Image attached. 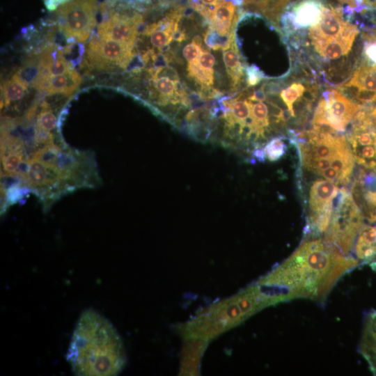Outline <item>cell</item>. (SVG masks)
I'll return each mask as SVG.
<instances>
[{
  "instance_id": "cell-16",
  "label": "cell",
  "mask_w": 376,
  "mask_h": 376,
  "mask_svg": "<svg viewBox=\"0 0 376 376\" xmlns=\"http://www.w3.org/2000/svg\"><path fill=\"white\" fill-rule=\"evenodd\" d=\"M323 7L318 0H303L295 5L288 19L295 29L311 27L320 22Z\"/></svg>"
},
{
  "instance_id": "cell-1",
  "label": "cell",
  "mask_w": 376,
  "mask_h": 376,
  "mask_svg": "<svg viewBox=\"0 0 376 376\" xmlns=\"http://www.w3.org/2000/svg\"><path fill=\"white\" fill-rule=\"evenodd\" d=\"M359 266L321 237L304 238L283 262L259 281L285 301L307 299L324 303L334 285Z\"/></svg>"
},
{
  "instance_id": "cell-7",
  "label": "cell",
  "mask_w": 376,
  "mask_h": 376,
  "mask_svg": "<svg viewBox=\"0 0 376 376\" xmlns=\"http://www.w3.org/2000/svg\"><path fill=\"white\" fill-rule=\"evenodd\" d=\"M347 139L355 162L363 168L376 169V123L370 109L362 107L355 114Z\"/></svg>"
},
{
  "instance_id": "cell-13",
  "label": "cell",
  "mask_w": 376,
  "mask_h": 376,
  "mask_svg": "<svg viewBox=\"0 0 376 376\" xmlns=\"http://www.w3.org/2000/svg\"><path fill=\"white\" fill-rule=\"evenodd\" d=\"M359 352L376 375V310L369 311L363 319Z\"/></svg>"
},
{
  "instance_id": "cell-32",
  "label": "cell",
  "mask_w": 376,
  "mask_h": 376,
  "mask_svg": "<svg viewBox=\"0 0 376 376\" xmlns=\"http://www.w3.org/2000/svg\"><path fill=\"white\" fill-rule=\"evenodd\" d=\"M252 155L255 157V160L264 162L266 159L264 148L260 146H256L252 151Z\"/></svg>"
},
{
  "instance_id": "cell-11",
  "label": "cell",
  "mask_w": 376,
  "mask_h": 376,
  "mask_svg": "<svg viewBox=\"0 0 376 376\" xmlns=\"http://www.w3.org/2000/svg\"><path fill=\"white\" fill-rule=\"evenodd\" d=\"M353 88V97L363 104L376 102V65L361 61L350 80L344 85Z\"/></svg>"
},
{
  "instance_id": "cell-30",
  "label": "cell",
  "mask_w": 376,
  "mask_h": 376,
  "mask_svg": "<svg viewBox=\"0 0 376 376\" xmlns=\"http://www.w3.org/2000/svg\"><path fill=\"white\" fill-rule=\"evenodd\" d=\"M198 94L202 100H207L220 95L221 93L212 86H204L201 88Z\"/></svg>"
},
{
  "instance_id": "cell-21",
  "label": "cell",
  "mask_w": 376,
  "mask_h": 376,
  "mask_svg": "<svg viewBox=\"0 0 376 376\" xmlns=\"http://www.w3.org/2000/svg\"><path fill=\"white\" fill-rule=\"evenodd\" d=\"M290 0H257L253 6L255 10L275 24H278L283 9Z\"/></svg>"
},
{
  "instance_id": "cell-5",
  "label": "cell",
  "mask_w": 376,
  "mask_h": 376,
  "mask_svg": "<svg viewBox=\"0 0 376 376\" xmlns=\"http://www.w3.org/2000/svg\"><path fill=\"white\" fill-rule=\"evenodd\" d=\"M97 0H70L56 14L61 30L68 38L84 42L96 24Z\"/></svg>"
},
{
  "instance_id": "cell-20",
  "label": "cell",
  "mask_w": 376,
  "mask_h": 376,
  "mask_svg": "<svg viewBox=\"0 0 376 376\" xmlns=\"http://www.w3.org/2000/svg\"><path fill=\"white\" fill-rule=\"evenodd\" d=\"M352 44V42L342 38L340 34L336 38L327 40L314 47L323 57L329 59H336L347 54Z\"/></svg>"
},
{
  "instance_id": "cell-25",
  "label": "cell",
  "mask_w": 376,
  "mask_h": 376,
  "mask_svg": "<svg viewBox=\"0 0 376 376\" xmlns=\"http://www.w3.org/2000/svg\"><path fill=\"white\" fill-rule=\"evenodd\" d=\"M266 159L271 162L279 160L285 154L287 145L281 137H274L264 147Z\"/></svg>"
},
{
  "instance_id": "cell-18",
  "label": "cell",
  "mask_w": 376,
  "mask_h": 376,
  "mask_svg": "<svg viewBox=\"0 0 376 376\" xmlns=\"http://www.w3.org/2000/svg\"><path fill=\"white\" fill-rule=\"evenodd\" d=\"M28 84L18 72L13 75L10 79L3 82L1 86L3 95L2 107H8L12 103L20 101L24 96Z\"/></svg>"
},
{
  "instance_id": "cell-12",
  "label": "cell",
  "mask_w": 376,
  "mask_h": 376,
  "mask_svg": "<svg viewBox=\"0 0 376 376\" xmlns=\"http://www.w3.org/2000/svg\"><path fill=\"white\" fill-rule=\"evenodd\" d=\"M345 22L341 8L323 7L320 22L309 29V36L313 45L338 38Z\"/></svg>"
},
{
  "instance_id": "cell-4",
  "label": "cell",
  "mask_w": 376,
  "mask_h": 376,
  "mask_svg": "<svg viewBox=\"0 0 376 376\" xmlns=\"http://www.w3.org/2000/svg\"><path fill=\"white\" fill-rule=\"evenodd\" d=\"M340 188L326 179L314 181L309 191L308 210L304 238L322 237L333 213L334 203Z\"/></svg>"
},
{
  "instance_id": "cell-17",
  "label": "cell",
  "mask_w": 376,
  "mask_h": 376,
  "mask_svg": "<svg viewBox=\"0 0 376 376\" xmlns=\"http://www.w3.org/2000/svg\"><path fill=\"white\" fill-rule=\"evenodd\" d=\"M235 5L232 0H226L213 7L209 28L223 36L232 35V27L238 19Z\"/></svg>"
},
{
  "instance_id": "cell-19",
  "label": "cell",
  "mask_w": 376,
  "mask_h": 376,
  "mask_svg": "<svg viewBox=\"0 0 376 376\" xmlns=\"http://www.w3.org/2000/svg\"><path fill=\"white\" fill-rule=\"evenodd\" d=\"M223 59L227 73L232 81V86L235 87L242 79L244 72L243 66L240 61V56L235 41H233L228 48L224 50Z\"/></svg>"
},
{
  "instance_id": "cell-14",
  "label": "cell",
  "mask_w": 376,
  "mask_h": 376,
  "mask_svg": "<svg viewBox=\"0 0 376 376\" xmlns=\"http://www.w3.org/2000/svg\"><path fill=\"white\" fill-rule=\"evenodd\" d=\"M81 82V77L75 70L56 76L47 77L33 85L39 92L51 95L63 94L69 95L75 92Z\"/></svg>"
},
{
  "instance_id": "cell-24",
  "label": "cell",
  "mask_w": 376,
  "mask_h": 376,
  "mask_svg": "<svg viewBox=\"0 0 376 376\" xmlns=\"http://www.w3.org/2000/svg\"><path fill=\"white\" fill-rule=\"evenodd\" d=\"M304 91L305 86L303 84L300 83H293L288 88L283 89L281 93V97L292 117L295 116L293 104L302 96Z\"/></svg>"
},
{
  "instance_id": "cell-39",
  "label": "cell",
  "mask_w": 376,
  "mask_h": 376,
  "mask_svg": "<svg viewBox=\"0 0 376 376\" xmlns=\"http://www.w3.org/2000/svg\"><path fill=\"white\" fill-rule=\"evenodd\" d=\"M370 115L376 123V107L370 109Z\"/></svg>"
},
{
  "instance_id": "cell-23",
  "label": "cell",
  "mask_w": 376,
  "mask_h": 376,
  "mask_svg": "<svg viewBox=\"0 0 376 376\" xmlns=\"http://www.w3.org/2000/svg\"><path fill=\"white\" fill-rule=\"evenodd\" d=\"M188 75L201 87L211 86L214 82V70L200 66L198 61L188 63Z\"/></svg>"
},
{
  "instance_id": "cell-38",
  "label": "cell",
  "mask_w": 376,
  "mask_h": 376,
  "mask_svg": "<svg viewBox=\"0 0 376 376\" xmlns=\"http://www.w3.org/2000/svg\"><path fill=\"white\" fill-rule=\"evenodd\" d=\"M244 6H253L256 0H241Z\"/></svg>"
},
{
  "instance_id": "cell-8",
  "label": "cell",
  "mask_w": 376,
  "mask_h": 376,
  "mask_svg": "<svg viewBox=\"0 0 376 376\" xmlns=\"http://www.w3.org/2000/svg\"><path fill=\"white\" fill-rule=\"evenodd\" d=\"M134 45L113 40L93 38L86 50V62L97 70L125 69L134 57Z\"/></svg>"
},
{
  "instance_id": "cell-28",
  "label": "cell",
  "mask_w": 376,
  "mask_h": 376,
  "mask_svg": "<svg viewBox=\"0 0 376 376\" xmlns=\"http://www.w3.org/2000/svg\"><path fill=\"white\" fill-rule=\"evenodd\" d=\"M215 63L214 56L207 50L202 51L198 59V63L201 67L206 70H213Z\"/></svg>"
},
{
  "instance_id": "cell-9",
  "label": "cell",
  "mask_w": 376,
  "mask_h": 376,
  "mask_svg": "<svg viewBox=\"0 0 376 376\" xmlns=\"http://www.w3.org/2000/svg\"><path fill=\"white\" fill-rule=\"evenodd\" d=\"M107 18L98 26V35L104 40L134 44L143 16L135 11H113L110 1L102 5Z\"/></svg>"
},
{
  "instance_id": "cell-26",
  "label": "cell",
  "mask_w": 376,
  "mask_h": 376,
  "mask_svg": "<svg viewBox=\"0 0 376 376\" xmlns=\"http://www.w3.org/2000/svg\"><path fill=\"white\" fill-rule=\"evenodd\" d=\"M365 38L361 61L371 65H376V36L366 34Z\"/></svg>"
},
{
  "instance_id": "cell-22",
  "label": "cell",
  "mask_w": 376,
  "mask_h": 376,
  "mask_svg": "<svg viewBox=\"0 0 376 376\" xmlns=\"http://www.w3.org/2000/svg\"><path fill=\"white\" fill-rule=\"evenodd\" d=\"M40 107L36 115V125L49 132L55 130L58 125V119L52 108L45 100L41 102Z\"/></svg>"
},
{
  "instance_id": "cell-27",
  "label": "cell",
  "mask_w": 376,
  "mask_h": 376,
  "mask_svg": "<svg viewBox=\"0 0 376 376\" xmlns=\"http://www.w3.org/2000/svg\"><path fill=\"white\" fill-rule=\"evenodd\" d=\"M201 53V48L193 42L187 44L182 49V54L188 63L198 61Z\"/></svg>"
},
{
  "instance_id": "cell-31",
  "label": "cell",
  "mask_w": 376,
  "mask_h": 376,
  "mask_svg": "<svg viewBox=\"0 0 376 376\" xmlns=\"http://www.w3.org/2000/svg\"><path fill=\"white\" fill-rule=\"evenodd\" d=\"M70 0H45V5L48 10H54Z\"/></svg>"
},
{
  "instance_id": "cell-6",
  "label": "cell",
  "mask_w": 376,
  "mask_h": 376,
  "mask_svg": "<svg viewBox=\"0 0 376 376\" xmlns=\"http://www.w3.org/2000/svg\"><path fill=\"white\" fill-rule=\"evenodd\" d=\"M322 96L313 115V126L345 132L355 114L363 107L336 90L327 91Z\"/></svg>"
},
{
  "instance_id": "cell-15",
  "label": "cell",
  "mask_w": 376,
  "mask_h": 376,
  "mask_svg": "<svg viewBox=\"0 0 376 376\" xmlns=\"http://www.w3.org/2000/svg\"><path fill=\"white\" fill-rule=\"evenodd\" d=\"M354 257L361 265H376V224L364 225L357 237L353 251Z\"/></svg>"
},
{
  "instance_id": "cell-35",
  "label": "cell",
  "mask_w": 376,
  "mask_h": 376,
  "mask_svg": "<svg viewBox=\"0 0 376 376\" xmlns=\"http://www.w3.org/2000/svg\"><path fill=\"white\" fill-rule=\"evenodd\" d=\"M199 3L210 7H214L223 0H196Z\"/></svg>"
},
{
  "instance_id": "cell-34",
  "label": "cell",
  "mask_w": 376,
  "mask_h": 376,
  "mask_svg": "<svg viewBox=\"0 0 376 376\" xmlns=\"http://www.w3.org/2000/svg\"><path fill=\"white\" fill-rule=\"evenodd\" d=\"M173 39L179 42L183 41L186 39V35L184 31H180L178 29L173 34Z\"/></svg>"
},
{
  "instance_id": "cell-3",
  "label": "cell",
  "mask_w": 376,
  "mask_h": 376,
  "mask_svg": "<svg viewBox=\"0 0 376 376\" xmlns=\"http://www.w3.org/2000/svg\"><path fill=\"white\" fill-rule=\"evenodd\" d=\"M363 221L361 210L352 194L341 187L334 200L331 221L322 239L342 253L352 256Z\"/></svg>"
},
{
  "instance_id": "cell-2",
  "label": "cell",
  "mask_w": 376,
  "mask_h": 376,
  "mask_svg": "<svg viewBox=\"0 0 376 376\" xmlns=\"http://www.w3.org/2000/svg\"><path fill=\"white\" fill-rule=\"evenodd\" d=\"M65 358L72 373L79 376L116 375L127 361L117 330L93 308L84 310L79 318Z\"/></svg>"
},
{
  "instance_id": "cell-36",
  "label": "cell",
  "mask_w": 376,
  "mask_h": 376,
  "mask_svg": "<svg viewBox=\"0 0 376 376\" xmlns=\"http://www.w3.org/2000/svg\"><path fill=\"white\" fill-rule=\"evenodd\" d=\"M338 1H340L341 3H347L350 9L356 10L357 6L354 0H338Z\"/></svg>"
},
{
  "instance_id": "cell-37",
  "label": "cell",
  "mask_w": 376,
  "mask_h": 376,
  "mask_svg": "<svg viewBox=\"0 0 376 376\" xmlns=\"http://www.w3.org/2000/svg\"><path fill=\"white\" fill-rule=\"evenodd\" d=\"M192 42L197 46L201 47L203 43V39L200 36H196L192 39Z\"/></svg>"
},
{
  "instance_id": "cell-29",
  "label": "cell",
  "mask_w": 376,
  "mask_h": 376,
  "mask_svg": "<svg viewBox=\"0 0 376 376\" xmlns=\"http://www.w3.org/2000/svg\"><path fill=\"white\" fill-rule=\"evenodd\" d=\"M247 83L250 86L256 85L262 79V75L258 68L251 66L246 68Z\"/></svg>"
},
{
  "instance_id": "cell-33",
  "label": "cell",
  "mask_w": 376,
  "mask_h": 376,
  "mask_svg": "<svg viewBox=\"0 0 376 376\" xmlns=\"http://www.w3.org/2000/svg\"><path fill=\"white\" fill-rule=\"evenodd\" d=\"M266 95L263 88H260L255 91L251 96L249 97V99L251 101H263L265 100Z\"/></svg>"
},
{
  "instance_id": "cell-10",
  "label": "cell",
  "mask_w": 376,
  "mask_h": 376,
  "mask_svg": "<svg viewBox=\"0 0 376 376\" xmlns=\"http://www.w3.org/2000/svg\"><path fill=\"white\" fill-rule=\"evenodd\" d=\"M351 194L364 220L376 224V169L362 167L354 178Z\"/></svg>"
}]
</instances>
